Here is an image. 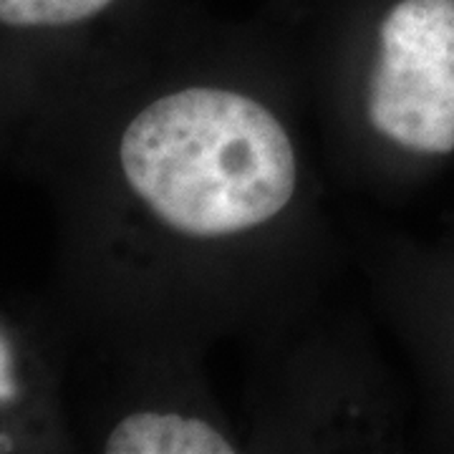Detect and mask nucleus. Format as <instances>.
Listing matches in <instances>:
<instances>
[{"mask_svg": "<svg viewBox=\"0 0 454 454\" xmlns=\"http://www.w3.org/2000/svg\"><path fill=\"white\" fill-rule=\"evenodd\" d=\"M119 157L137 197L192 238L262 225L295 192V154L280 121L225 89L157 98L127 127Z\"/></svg>", "mask_w": 454, "mask_h": 454, "instance_id": "nucleus-1", "label": "nucleus"}, {"mask_svg": "<svg viewBox=\"0 0 454 454\" xmlns=\"http://www.w3.org/2000/svg\"><path fill=\"white\" fill-rule=\"evenodd\" d=\"M369 119L396 145L454 152V0H402L381 23Z\"/></svg>", "mask_w": 454, "mask_h": 454, "instance_id": "nucleus-2", "label": "nucleus"}, {"mask_svg": "<svg viewBox=\"0 0 454 454\" xmlns=\"http://www.w3.org/2000/svg\"><path fill=\"white\" fill-rule=\"evenodd\" d=\"M106 454H232L235 447L207 422L182 414L139 411L114 427Z\"/></svg>", "mask_w": 454, "mask_h": 454, "instance_id": "nucleus-3", "label": "nucleus"}, {"mask_svg": "<svg viewBox=\"0 0 454 454\" xmlns=\"http://www.w3.org/2000/svg\"><path fill=\"white\" fill-rule=\"evenodd\" d=\"M114 0H0V23L11 28H64L106 11Z\"/></svg>", "mask_w": 454, "mask_h": 454, "instance_id": "nucleus-4", "label": "nucleus"}, {"mask_svg": "<svg viewBox=\"0 0 454 454\" xmlns=\"http://www.w3.org/2000/svg\"><path fill=\"white\" fill-rule=\"evenodd\" d=\"M18 396V379H16V358L13 348L0 333V406L13 402Z\"/></svg>", "mask_w": 454, "mask_h": 454, "instance_id": "nucleus-5", "label": "nucleus"}]
</instances>
